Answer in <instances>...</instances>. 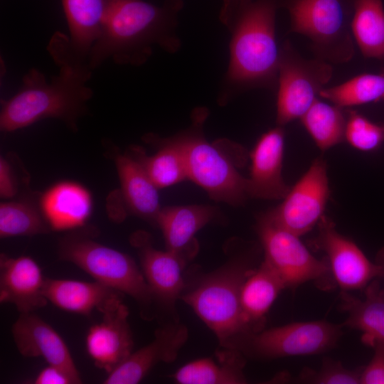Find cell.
<instances>
[{
	"mask_svg": "<svg viewBox=\"0 0 384 384\" xmlns=\"http://www.w3.org/2000/svg\"><path fill=\"white\" fill-rule=\"evenodd\" d=\"M47 50L59 68L58 73L49 80L37 68L26 73L18 92L1 102V132H14L46 119H58L70 130L78 131L79 120L88 112V102L93 96L87 85L93 70L62 32L53 34Z\"/></svg>",
	"mask_w": 384,
	"mask_h": 384,
	"instance_id": "obj_1",
	"label": "cell"
},
{
	"mask_svg": "<svg viewBox=\"0 0 384 384\" xmlns=\"http://www.w3.org/2000/svg\"><path fill=\"white\" fill-rule=\"evenodd\" d=\"M277 8L276 0H223L219 21L230 41L228 65L218 94L220 105L250 89L277 87Z\"/></svg>",
	"mask_w": 384,
	"mask_h": 384,
	"instance_id": "obj_2",
	"label": "cell"
},
{
	"mask_svg": "<svg viewBox=\"0 0 384 384\" xmlns=\"http://www.w3.org/2000/svg\"><path fill=\"white\" fill-rule=\"evenodd\" d=\"M183 0L154 4L144 0H107L100 36L88 55L94 70L106 60L120 65L141 66L158 47L169 54L180 50L178 15Z\"/></svg>",
	"mask_w": 384,
	"mask_h": 384,
	"instance_id": "obj_3",
	"label": "cell"
},
{
	"mask_svg": "<svg viewBox=\"0 0 384 384\" xmlns=\"http://www.w3.org/2000/svg\"><path fill=\"white\" fill-rule=\"evenodd\" d=\"M257 266L252 253L230 256L222 266L184 290L180 297L215 334L221 348H230L246 334L240 294L247 277Z\"/></svg>",
	"mask_w": 384,
	"mask_h": 384,
	"instance_id": "obj_4",
	"label": "cell"
},
{
	"mask_svg": "<svg viewBox=\"0 0 384 384\" xmlns=\"http://www.w3.org/2000/svg\"><path fill=\"white\" fill-rule=\"evenodd\" d=\"M94 237V230L82 228L71 230L59 240V258L74 264L95 281L131 297L144 318H153L155 303L142 270L129 255L96 241Z\"/></svg>",
	"mask_w": 384,
	"mask_h": 384,
	"instance_id": "obj_5",
	"label": "cell"
},
{
	"mask_svg": "<svg viewBox=\"0 0 384 384\" xmlns=\"http://www.w3.org/2000/svg\"><path fill=\"white\" fill-rule=\"evenodd\" d=\"M208 117L204 107L196 108L192 114V125L174 136L186 158L188 179L206 191L217 201L240 206L247 199L246 177L222 149V141L209 142L202 128Z\"/></svg>",
	"mask_w": 384,
	"mask_h": 384,
	"instance_id": "obj_6",
	"label": "cell"
},
{
	"mask_svg": "<svg viewBox=\"0 0 384 384\" xmlns=\"http://www.w3.org/2000/svg\"><path fill=\"white\" fill-rule=\"evenodd\" d=\"M290 32L307 37L315 58L329 63L350 61L354 53L350 0H287Z\"/></svg>",
	"mask_w": 384,
	"mask_h": 384,
	"instance_id": "obj_7",
	"label": "cell"
},
{
	"mask_svg": "<svg viewBox=\"0 0 384 384\" xmlns=\"http://www.w3.org/2000/svg\"><path fill=\"white\" fill-rule=\"evenodd\" d=\"M256 230L264 260L279 275L286 288L294 289L311 281L324 290L336 286L326 258L314 256L299 236L276 224L267 213L258 218Z\"/></svg>",
	"mask_w": 384,
	"mask_h": 384,
	"instance_id": "obj_8",
	"label": "cell"
},
{
	"mask_svg": "<svg viewBox=\"0 0 384 384\" xmlns=\"http://www.w3.org/2000/svg\"><path fill=\"white\" fill-rule=\"evenodd\" d=\"M342 327L324 320L294 322L242 335L231 348L266 360L319 354L336 346Z\"/></svg>",
	"mask_w": 384,
	"mask_h": 384,
	"instance_id": "obj_9",
	"label": "cell"
},
{
	"mask_svg": "<svg viewBox=\"0 0 384 384\" xmlns=\"http://www.w3.org/2000/svg\"><path fill=\"white\" fill-rule=\"evenodd\" d=\"M333 74L331 63L306 59L289 40L279 47L276 123L283 127L299 119L317 99Z\"/></svg>",
	"mask_w": 384,
	"mask_h": 384,
	"instance_id": "obj_10",
	"label": "cell"
},
{
	"mask_svg": "<svg viewBox=\"0 0 384 384\" xmlns=\"http://www.w3.org/2000/svg\"><path fill=\"white\" fill-rule=\"evenodd\" d=\"M329 197L326 164L319 157L290 187L282 202L267 214L276 224L301 237L317 226Z\"/></svg>",
	"mask_w": 384,
	"mask_h": 384,
	"instance_id": "obj_11",
	"label": "cell"
},
{
	"mask_svg": "<svg viewBox=\"0 0 384 384\" xmlns=\"http://www.w3.org/2000/svg\"><path fill=\"white\" fill-rule=\"evenodd\" d=\"M313 245L324 252L336 286L341 291L363 290L373 279L380 278V270L350 238L341 234L334 221L324 215L318 225Z\"/></svg>",
	"mask_w": 384,
	"mask_h": 384,
	"instance_id": "obj_12",
	"label": "cell"
},
{
	"mask_svg": "<svg viewBox=\"0 0 384 384\" xmlns=\"http://www.w3.org/2000/svg\"><path fill=\"white\" fill-rule=\"evenodd\" d=\"M130 242L137 251L141 270L155 305L176 313V302L186 287L183 277L186 262L168 250L155 248L150 235L145 231L134 233Z\"/></svg>",
	"mask_w": 384,
	"mask_h": 384,
	"instance_id": "obj_13",
	"label": "cell"
},
{
	"mask_svg": "<svg viewBox=\"0 0 384 384\" xmlns=\"http://www.w3.org/2000/svg\"><path fill=\"white\" fill-rule=\"evenodd\" d=\"M102 314V321L90 327L85 346L95 365L109 373L132 353L134 341L129 310L122 300L111 304Z\"/></svg>",
	"mask_w": 384,
	"mask_h": 384,
	"instance_id": "obj_14",
	"label": "cell"
},
{
	"mask_svg": "<svg viewBox=\"0 0 384 384\" xmlns=\"http://www.w3.org/2000/svg\"><path fill=\"white\" fill-rule=\"evenodd\" d=\"M284 131L277 126L264 133L250 152V175L246 178L248 198L283 199L290 189L284 180L282 166Z\"/></svg>",
	"mask_w": 384,
	"mask_h": 384,
	"instance_id": "obj_15",
	"label": "cell"
},
{
	"mask_svg": "<svg viewBox=\"0 0 384 384\" xmlns=\"http://www.w3.org/2000/svg\"><path fill=\"white\" fill-rule=\"evenodd\" d=\"M188 337L186 326L173 321L155 331L148 345L132 352L104 380L105 384H136L160 362H174Z\"/></svg>",
	"mask_w": 384,
	"mask_h": 384,
	"instance_id": "obj_16",
	"label": "cell"
},
{
	"mask_svg": "<svg viewBox=\"0 0 384 384\" xmlns=\"http://www.w3.org/2000/svg\"><path fill=\"white\" fill-rule=\"evenodd\" d=\"M46 277L31 257L0 255V302L14 304L20 314L34 312L48 302L44 294Z\"/></svg>",
	"mask_w": 384,
	"mask_h": 384,
	"instance_id": "obj_17",
	"label": "cell"
},
{
	"mask_svg": "<svg viewBox=\"0 0 384 384\" xmlns=\"http://www.w3.org/2000/svg\"><path fill=\"white\" fill-rule=\"evenodd\" d=\"M39 206L51 230L71 231L86 225L92 212L93 198L85 186L64 180L40 193Z\"/></svg>",
	"mask_w": 384,
	"mask_h": 384,
	"instance_id": "obj_18",
	"label": "cell"
},
{
	"mask_svg": "<svg viewBox=\"0 0 384 384\" xmlns=\"http://www.w3.org/2000/svg\"><path fill=\"white\" fill-rule=\"evenodd\" d=\"M19 353L28 358H43L80 378L69 348L58 332L34 312L21 314L12 327Z\"/></svg>",
	"mask_w": 384,
	"mask_h": 384,
	"instance_id": "obj_19",
	"label": "cell"
},
{
	"mask_svg": "<svg viewBox=\"0 0 384 384\" xmlns=\"http://www.w3.org/2000/svg\"><path fill=\"white\" fill-rule=\"evenodd\" d=\"M217 215L215 207L205 204L161 208L156 225L161 230L166 250L179 256L186 263L198 252L196 234Z\"/></svg>",
	"mask_w": 384,
	"mask_h": 384,
	"instance_id": "obj_20",
	"label": "cell"
},
{
	"mask_svg": "<svg viewBox=\"0 0 384 384\" xmlns=\"http://www.w3.org/2000/svg\"><path fill=\"white\" fill-rule=\"evenodd\" d=\"M44 294L48 302L70 313L90 316L94 309L101 314L122 300L124 294L97 281L84 282L46 278Z\"/></svg>",
	"mask_w": 384,
	"mask_h": 384,
	"instance_id": "obj_21",
	"label": "cell"
},
{
	"mask_svg": "<svg viewBox=\"0 0 384 384\" xmlns=\"http://www.w3.org/2000/svg\"><path fill=\"white\" fill-rule=\"evenodd\" d=\"M114 163L122 201L128 211L156 225V218L161 208L159 188L131 152L117 154L114 156Z\"/></svg>",
	"mask_w": 384,
	"mask_h": 384,
	"instance_id": "obj_22",
	"label": "cell"
},
{
	"mask_svg": "<svg viewBox=\"0 0 384 384\" xmlns=\"http://www.w3.org/2000/svg\"><path fill=\"white\" fill-rule=\"evenodd\" d=\"M284 289L285 285L279 275L264 260L250 273L240 294L245 334L263 329L267 314Z\"/></svg>",
	"mask_w": 384,
	"mask_h": 384,
	"instance_id": "obj_23",
	"label": "cell"
},
{
	"mask_svg": "<svg viewBox=\"0 0 384 384\" xmlns=\"http://www.w3.org/2000/svg\"><path fill=\"white\" fill-rule=\"evenodd\" d=\"M363 292L364 298L360 299L341 291L338 308L346 314L341 325L362 332L361 341L371 347L376 342H384V289L375 279Z\"/></svg>",
	"mask_w": 384,
	"mask_h": 384,
	"instance_id": "obj_24",
	"label": "cell"
},
{
	"mask_svg": "<svg viewBox=\"0 0 384 384\" xmlns=\"http://www.w3.org/2000/svg\"><path fill=\"white\" fill-rule=\"evenodd\" d=\"M216 352L213 358H201L179 368L171 377L179 384H245L244 354L235 348Z\"/></svg>",
	"mask_w": 384,
	"mask_h": 384,
	"instance_id": "obj_25",
	"label": "cell"
},
{
	"mask_svg": "<svg viewBox=\"0 0 384 384\" xmlns=\"http://www.w3.org/2000/svg\"><path fill=\"white\" fill-rule=\"evenodd\" d=\"M61 4L70 44L77 54L88 60L89 53L102 31L107 0H61Z\"/></svg>",
	"mask_w": 384,
	"mask_h": 384,
	"instance_id": "obj_26",
	"label": "cell"
},
{
	"mask_svg": "<svg viewBox=\"0 0 384 384\" xmlns=\"http://www.w3.org/2000/svg\"><path fill=\"white\" fill-rule=\"evenodd\" d=\"M158 144L151 156L139 146H133L131 153L141 163L145 171L159 188L171 186L188 179V171L183 151L174 137L160 139L153 134L146 136Z\"/></svg>",
	"mask_w": 384,
	"mask_h": 384,
	"instance_id": "obj_27",
	"label": "cell"
},
{
	"mask_svg": "<svg viewBox=\"0 0 384 384\" xmlns=\"http://www.w3.org/2000/svg\"><path fill=\"white\" fill-rule=\"evenodd\" d=\"M354 41L366 58L384 59V6L382 0H350Z\"/></svg>",
	"mask_w": 384,
	"mask_h": 384,
	"instance_id": "obj_28",
	"label": "cell"
},
{
	"mask_svg": "<svg viewBox=\"0 0 384 384\" xmlns=\"http://www.w3.org/2000/svg\"><path fill=\"white\" fill-rule=\"evenodd\" d=\"M40 193H23L0 203V237L33 236L52 231L39 206Z\"/></svg>",
	"mask_w": 384,
	"mask_h": 384,
	"instance_id": "obj_29",
	"label": "cell"
},
{
	"mask_svg": "<svg viewBox=\"0 0 384 384\" xmlns=\"http://www.w3.org/2000/svg\"><path fill=\"white\" fill-rule=\"evenodd\" d=\"M343 109L316 99L300 118L302 125L321 151L345 141L346 112Z\"/></svg>",
	"mask_w": 384,
	"mask_h": 384,
	"instance_id": "obj_30",
	"label": "cell"
},
{
	"mask_svg": "<svg viewBox=\"0 0 384 384\" xmlns=\"http://www.w3.org/2000/svg\"><path fill=\"white\" fill-rule=\"evenodd\" d=\"M319 96L342 108L384 100V73L357 75L343 83L323 88Z\"/></svg>",
	"mask_w": 384,
	"mask_h": 384,
	"instance_id": "obj_31",
	"label": "cell"
},
{
	"mask_svg": "<svg viewBox=\"0 0 384 384\" xmlns=\"http://www.w3.org/2000/svg\"><path fill=\"white\" fill-rule=\"evenodd\" d=\"M345 141L361 151H372L384 142V124L373 122L355 110H348Z\"/></svg>",
	"mask_w": 384,
	"mask_h": 384,
	"instance_id": "obj_32",
	"label": "cell"
},
{
	"mask_svg": "<svg viewBox=\"0 0 384 384\" xmlns=\"http://www.w3.org/2000/svg\"><path fill=\"white\" fill-rule=\"evenodd\" d=\"M362 369H348L338 361L325 358L318 370L305 368L294 380L311 384H360Z\"/></svg>",
	"mask_w": 384,
	"mask_h": 384,
	"instance_id": "obj_33",
	"label": "cell"
},
{
	"mask_svg": "<svg viewBox=\"0 0 384 384\" xmlns=\"http://www.w3.org/2000/svg\"><path fill=\"white\" fill-rule=\"evenodd\" d=\"M371 348L374 354L369 363L363 367L360 384H384V342H376Z\"/></svg>",
	"mask_w": 384,
	"mask_h": 384,
	"instance_id": "obj_34",
	"label": "cell"
},
{
	"mask_svg": "<svg viewBox=\"0 0 384 384\" xmlns=\"http://www.w3.org/2000/svg\"><path fill=\"white\" fill-rule=\"evenodd\" d=\"M17 174L9 157H0V197L3 199H14L19 193Z\"/></svg>",
	"mask_w": 384,
	"mask_h": 384,
	"instance_id": "obj_35",
	"label": "cell"
},
{
	"mask_svg": "<svg viewBox=\"0 0 384 384\" xmlns=\"http://www.w3.org/2000/svg\"><path fill=\"white\" fill-rule=\"evenodd\" d=\"M35 384H78L82 383L77 377L63 368L49 365L43 368L33 380Z\"/></svg>",
	"mask_w": 384,
	"mask_h": 384,
	"instance_id": "obj_36",
	"label": "cell"
},
{
	"mask_svg": "<svg viewBox=\"0 0 384 384\" xmlns=\"http://www.w3.org/2000/svg\"><path fill=\"white\" fill-rule=\"evenodd\" d=\"M374 262L380 270V278L384 279V246L377 252Z\"/></svg>",
	"mask_w": 384,
	"mask_h": 384,
	"instance_id": "obj_37",
	"label": "cell"
}]
</instances>
